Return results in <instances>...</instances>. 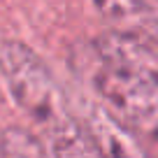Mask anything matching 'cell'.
<instances>
[{
	"label": "cell",
	"instance_id": "obj_5",
	"mask_svg": "<svg viewBox=\"0 0 158 158\" xmlns=\"http://www.w3.org/2000/svg\"><path fill=\"white\" fill-rule=\"evenodd\" d=\"M100 12H105V14H130V12H139L144 10V5H137V2H133V5H126V2H105V5H95Z\"/></svg>",
	"mask_w": 158,
	"mask_h": 158
},
{
	"label": "cell",
	"instance_id": "obj_3",
	"mask_svg": "<svg viewBox=\"0 0 158 158\" xmlns=\"http://www.w3.org/2000/svg\"><path fill=\"white\" fill-rule=\"evenodd\" d=\"M79 126L95 158H158L151 149H147L142 137L128 130L102 105H91Z\"/></svg>",
	"mask_w": 158,
	"mask_h": 158
},
{
	"label": "cell",
	"instance_id": "obj_4",
	"mask_svg": "<svg viewBox=\"0 0 158 158\" xmlns=\"http://www.w3.org/2000/svg\"><path fill=\"white\" fill-rule=\"evenodd\" d=\"M0 158H40V149L23 128H5L0 135Z\"/></svg>",
	"mask_w": 158,
	"mask_h": 158
},
{
	"label": "cell",
	"instance_id": "obj_1",
	"mask_svg": "<svg viewBox=\"0 0 158 158\" xmlns=\"http://www.w3.org/2000/svg\"><path fill=\"white\" fill-rule=\"evenodd\" d=\"M0 74L44 158H95L54 72L28 44L19 40L0 44Z\"/></svg>",
	"mask_w": 158,
	"mask_h": 158
},
{
	"label": "cell",
	"instance_id": "obj_2",
	"mask_svg": "<svg viewBox=\"0 0 158 158\" xmlns=\"http://www.w3.org/2000/svg\"><path fill=\"white\" fill-rule=\"evenodd\" d=\"M91 84L105 109L137 137L158 144V54L123 33L100 35L93 44Z\"/></svg>",
	"mask_w": 158,
	"mask_h": 158
}]
</instances>
